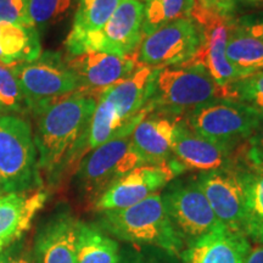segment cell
<instances>
[{"label": "cell", "mask_w": 263, "mask_h": 263, "mask_svg": "<svg viewBox=\"0 0 263 263\" xmlns=\"http://www.w3.org/2000/svg\"><path fill=\"white\" fill-rule=\"evenodd\" d=\"M0 263H33V259L21 250L10 248L0 255Z\"/></svg>", "instance_id": "e575fe53"}, {"label": "cell", "mask_w": 263, "mask_h": 263, "mask_svg": "<svg viewBox=\"0 0 263 263\" xmlns=\"http://www.w3.org/2000/svg\"><path fill=\"white\" fill-rule=\"evenodd\" d=\"M0 105L5 114L18 115L28 111L27 103L10 66L0 64Z\"/></svg>", "instance_id": "f1b7e54d"}, {"label": "cell", "mask_w": 263, "mask_h": 263, "mask_svg": "<svg viewBox=\"0 0 263 263\" xmlns=\"http://www.w3.org/2000/svg\"><path fill=\"white\" fill-rule=\"evenodd\" d=\"M144 164L145 161L132 144L130 134L107 141L89 151L78 163L74 173L78 196L93 206L114 183Z\"/></svg>", "instance_id": "5b68a950"}, {"label": "cell", "mask_w": 263, "mask_h": 263, "mask_svg": "<svg viewBox=\"0 0 263 263\" xmlns=\"http://www.w3.org/2000/svg\"><path fill=\"white\" fill-rule=\"evenodd\" d=\"M239 5L249 8H263V0H239Z\"/></svg>", "instance_id": "8d00e7d4"}, {"label": "cell", "mask_w": 263, "mask_h": 263, "mask_svg": "<svg viewBox=\"0 0 263 263\" xmlns=\"http://www.w3.org/2000/svg\"><path fill=\"white\" fill-rule=\"evenodd\" d=\"M121 2L122 0H80L72 28L65 41L66 52L72 50L87 35L100 31Z\"/></svg>", "instance_id": "603a6c76"}, {"label": "cell", "mask_w": 263, "mask_h": 263, "mask_svg": "<svg viewBox=\"0 0 263 263\" xmlns=\"http://www.w3.org/2000/svg\"><path fill=\"white\" fill-rule=\"evenodd\" d=\"M48 196L41 189L0 196V255L28 232L33 219L47 203Z\"/></svg>", "instance_id": "d6986e66"}, {"label": "cell", "mask_w": 263, "mask_h": 263, "mask_svg": "<svg viewBox=\"0 0 263 263\" xmlns=\"http://www.w3.org/2000/svg\"><path fill=\"white\" fill-rule=\"evenodd\" d=\"M195 2H196V3H197V2H199V0H195Z\"/></svg>", "instance_id": "60d3db41"}, {"label": "cell", "mask_w": 263, "mask_h": 263, "mask_svg": "<svg viewBox=\"0 0 263 263\" xmlns=\"http://www.w3.org/2000/svg\"><path fill=\"white\" fill-rule=\"evenodd\" d=\"M242 180L245 189V235L263 245V164L251 166L244 160Z\"/></svg>", "instance_id": "d4e9b609"}, {"label": "cell", "mask_w": 263, "mask_h": 263, "mask_svg": "<svg viewBox=\"0 0 263 263\" xmlns=\"http://www.w3.org/2000/svg\"><path fill=\"white\" fill-rule=\"evenodd\" d=\"M171 224L184 248L223 224L218 221L195 176L171 180L161 192Z\"/></svg>", "instance_id": "52a82bcc"}, {"label": "cell", "mask_w": 263, "mask_h": 263, "mask_svg": "<svg viewBox=\"0 0 263 263\" xmlns=\"http://www.w3.org/2000/svg\"><path fill=\"white\" fill-rule=\"evenodd\" d=\"M233 17H227L195 5L192 18L201 29L202 41L192 60L180 66H195L202 68L221 89L233 82L241 80V74L229 64L226 55L227 41Z\"/></svg>", "instance_id": "30bf717a"}, {"label": "cell", "mask_w": 263, "mask_h": 263, "mask_svg": "<svg viewBox=\"0 0 263 263\" xmlns=\"http://www.w3.org/2000/svg\"><path fill=\"white\" fill-rule=\"evenodd\" d=\"M246 263H263V245L257 244L256 246H252L251 251Z\"/></svg>", "instance_id": "d590c367"}, {"label": "cell", "mask_w": 263, "mask_h": 263, "mask_svg": "<svg viewBox=\"0 0 263 263\" xmlns=\"http://www.w3.org/2000/svg\"><path fill=\"white\" fill-rule=\"evenodd\" d=\"M98 95L76 91L29 108L41 172L57 183L62 173L87 155L89 124Z\"/></svg>", "instance_id": "6da1fadb"}, {"label": "cell", "mask_w": 263, "mask_h": 263, "mask_svg": "<svg viewBox=\"0 0 263 263\" xmlns=\"http://www.w3.org/2000/svg\"><path fill=\"white\" fill-rule=\"evenodd\" d=\"M201 41L199 25L192 17L179 18L145 35L134 57L138 64L150 67L180 66L195 57Z\"/></svg>", "instance_id": "9c48e42d"}, {"label": "cell", "mask_w": 263, "mask_h": 263, "mask_svg": "<svg viewBox=\"0 0 263 263\" xmlns=\"http://www.w3.org/2000/svg\"><path fill=\"white\" fill-rule=\"evenodd\" d=\"M5 194H9L8 185H6L4 178H3L2 173H0V196L5 195Z\"/></svg>", "instance_id": "74e56055"}, {"label": "cell", "mask_w": 263, "mask_h": 263, "mask_svg": "<svg viewBox=\"0 0 263 263\" xmlns=\"http://www.w3.org/2000/svg\"><path fill=\"white\" fill-rule=\"evenodd\" d=\"M244 157L230 167L195 174L218 221L233 232L245 234V189L242 180Z\"/></svg>", "instance_id": "4fadbf2b"}, {"label": "cell", "mask_w": 263, "mask_h": 263, "mask_svg": "<svg viewBox=\"0 0 263 263\" xmlns=\"http://www.w3.org/2000/svg\"><path fill=\"white\" fill-rule=\"evenodd\" d=\"M222 98L249 105L263 114V71L233 82L222 89Z\"/></svg>", "instance_id": "83f0119b"}, {"label": "cell", "mask_w": 263, "mask_h": 263, "mask_svg": "<svg viewBox=\"0 0 263 263\" xmlns=\"http://www.w3.org/2000/svg\"><path fill=\"white\" fill-rule=\"evenodd\" d=\"M5 114V111H4V108L2 107V105H0V116H2V115H4Z\"/></svg>", "instance_id": "f35d334b"}, {"label": "cell", "mask_w": 263, "mask_h": 263, "mask_svg": "<svg viewBox=\"0 0 263 263\" xmlns=\"http://www.w3.org/2000/svg\"><path fill=\"white\" fill-rule=\"evenodd\" d=\"M77 263H118L121 248L117 240L97 224L80 221L77 228Z\"/></svg>", "instance_id": "cb8c5ba5"}, {"label": "cell", "mask_w": 263, "mask_h": 263, "mask_svg": "<svg viewBox=\"0 0 263 263\" xmlns=\"http://www.w3.org/2000/svg\"><path fill=\"white\" fill-rule=\"evenodd\" d=\"M251 249L248 236L223 226L185 246L179 257L182 263H246Z\"/></svg>", "instance_id": "ac0fdd59"}, {"label": "cell", "mask_w": 263, "mask_h": 263, "mask_svg": "<svg viewBox=\"0 0 263 263\" xmlns=\"http://www.w3.org/2000/svg\"><path fill=\"white\" fill-rule=\"evenodd\" d=\"M242 145L229 146L206 139L194 133L183 117L174 130L172 159L168 166L176 177L186 171L200 173L230 167L242 157Z\"/></svg>", "instance_id": "7c38bea8"}, {"label": "cell", "mask_w": 263, "mask_h": 263, "mask_svg": "<svg viewBox=\"0 0 263 263\" xmlns=\"http://www.w3.org/2000/svg\"><path fill=\"white\" fill-rule=\"evenodd\" d=\"M174 178L176 174L167 164L139 166L114 183L91 207L95 212H100L136 205L160 193Z\"/></svg>", "instance_id": "5bb4252c"}, {"label": "cell", "mask_w": 263, "mask_h": 263, "mask_svg": "<svg viewBox=\"0 0 263 263\" xmlns=\"http://www.w3.org/2000/svg\"><path fill=\"white\" fill-rule=\"evenodd\" d=\"M180 117L151 111L130 134L133 146L146 164L163 166L172 159L173 137Z\"/></svg>", "instance_id": "ffe728a7"}, {"label": "cell", "mask_w": 263, "mask_h": 263, "mask_svg": "<svg viewBox=\"0 0 263 263\" xmlns=\"http://www.w3.org/2000/svg\"><path fill=\"white\" fill-rule=\"evenodd\" d=\"M80 0H29V17L39 33L59 24L77 9Z\"/></svg>", "instance_id": "4316f807"}, {"label": "cell", "mask_w": 263, "mask_h": 263, "mask_svg": "<svg viewBox=\"0 0 263 263\" xmlns=\"http://www.w3.org/2000/svg\"><path fill=\"white\" fill-rule=\"evenodd\" d=\"M118 263H182V259L179 256L154 246L130 245L120 251Z\"/></svg>", "instance_id": "f546056e"}, {"label": "cell", "mask_w": 263, "mask_h": 263, "mask_svg": "<svg viewBox=\"0 0 263 263\" xmlns=\"http://www.w3.org/2000/svg\"><path fill=\"white\" fill-rule=\"evenodd\" d=\"M28 111L35 104L80 91V82L58 51H43L33 61L11 66Z\"/></svg>", "instance_id": "ba28073f"}, {"label": "cell", "mask_w": 263, "mask_h": 263, "mask_svg": "<svg viewBox=\"0 0 263 263\" xmlns=\"http://www.w3.org/2000/svg\"><path fill=\"white\" fill-rule=\"evenodd\" d=\"M195 5V0H145L143 38L161 26L179 18L192 17Z\"/></svg>", "instance_id": "484cf974"}, {"label": "cell", "mask_w": 263, "mask_h": 263, "mask_svg": "<svg viewBox=\"0 0 263 263\" xmlns=\"http://www.w3.org/2000/svg\"><path fill=\"white\" fill-rule=\"evenodd\" d=\"M263 114L232 99L219 98L194 108L184 116L186 126L206 139L241 146L254 133Z\"/></svg>", "instance_id": "8992f818"}, {"label": "cell", "mask_w": 263, "mask_h": 263, "mask_svg": "<svg viewBox=\"0 0 263 263\" xmlns=\"http://www.w3.org/2000/svg\"><path fill=\"white\" fill-rule=\"evenodd\" d=\"M236 24L244 31L263 42V10L255 14L239 16L236 17Z\"/></svg>", "instance_id": "836d02e7"}, {"label": "cell", "mask_w": 263, "mask_h": 263, "mask_svg": "<svg viewBox=\"0 0 263 263\" xmlns=\"http://www.w3.org/2000/svg\"><path fill=\"white\" fill-rule=\"evenodd\" d=\"M0 173L9 193H29L42 188L33 127L20 115L0 116Z\"/></svg>", "instance_id": "277c9868"}, {"label": "cell", "mask_w": 263, "mask_h": 263, "mask_svg": "<svg viewBox=\"0 0 263 263\" xmlns=\"http://www.w3.org/2000/svg\"><path fill=\"white\" fill-rule=\"evenodd\" d=\"M242 157L251 166L263 164V118L242 145Z\"/></svg>", "instance_id": "1f68e13d"}, {"label": "cell", "mask_w": 263, "mask_h": 263, "mask_svg": "<svg viewBox=\"0 0 263 263\" xmlns=\"http://www.w3.org/2000/svg\"><path fill=\"white\" fill-rule=\"evenodd\" d=\"M77 219L59 210L41 227L33 246V263H77Z\"/></svg>", "instance_id": "e0dca14e"}, {"label": "cell", "mask_w": 263, "mask_h": 263, "mask_svg": "<svg viewBox=\"0 0 263 263\" xmlns=\"http://www.w3.org/2000/svg\"><path fill=\"white\" fill-rule=\"evenodd\" d=\"M95 224L126 244L154 246L176 256L184 250L167 216L161 193L129 207L97 212Z\"/></svg>", "instance_id": "7a4b0ae2"}, {"label": "cell", "mask_w": 263, "mask_h": 263, "mask_svg": "<svg viewBox=\"0 0 263 263\" xmlns=\"http://www.w3.org/2000/svg\"><path fill=\"white\" fill-rule=\"evenodd\" d=\"M219 98L221 89L202 68L173 66L157 72L146 107L150 112L183 118L194 108Z\"/></svg>", "instance_id": "3957f363"}, {"label": "cell", "mask_w": 263, "mask_h": 263, "mask_svg": "<svg viewBox=\"0 0 263 263\" xmlns=\"http://www.w3.org/2000/svg\"><path fill=\"white\" fill-rule=\"evenodd\" d=\"M0 21L33 26L29 17V0H0Z\"/></svg>", "instance_id": "4dcf8cb0"}, {"label": "cell", "mask_w": 263, "mask_h": 263, "mask_svg": "<svg viewBox=\"0 0 263 263\" xmlns=\"http://www.w3.org/2000/svg\"><path fill=\"white\" fill-rule=\"evenodd\" d=\"M65 58L80 82V91L95 95L124 80L139 65L134 55L123 57L101 51H87Z\"/></svg>", "instance_id": "2e32d148"}, {"label": "cell", "mask_w": 263, "mask_h": 263, "mask_svg": "<svg viewBox=\"0 0 263 263\" xmlns=\"http://www.w3.org/2000/svg\"><path fill=\"white\" fill-rule=\"evenodd\" d=\"M42 52L37 28L0 21V64L11 67L35 60Z\"/></svg>", "instance_id": "44dd1931"}, {"label": "cell", "mask_w": 263, "mask_h": 263, "mask_svg": "<svg viewBox=\"0 0 263 263\" xmlns=\"http://www.w3.org/2000/svg\"><path fill=\"white\" fill-rule=\"evenodd\" d=\"M144 2L122 0L100 31L82 39L66 57L87 51H101L129 57L143 41Z\"/></svg>", "instance_id": "8fae6325"}, {"label": "cell", "mask_w": 263, "mask_h": 263, "mask_svg": "<svg viewBox=\"0 0 263 263\" xmlns=\"http://www.w3.org/2000/svg\"><path fill=\"white\" fill-rule=\"evenodd\" d=\"M226 55L242 78L263 71V42L240 27L236 17L230 26Z\"/></svg>", "instance_id": "7402d4cb"}, {"label": "cell", "mask_w": 263, "mask_h": 263, "mask_svg": "<svg viewBox=\"0 0 263 263\" xmlns=\"http://www.w3.org/2000/svg\"><path fill=\"white\" fill-rule=\"evenodd\" d=\"M159 70L160 68L150 66L138 65L128 77L110 85L100 93L112 105L118 122L123 129L133 130L150 112L146 105Z\"/></svg>", "instance_id": "9a60e30c"}, {"label": "cell", "mask_w": 263, "mask_h": 263, "mask_svg": "<svg viewBox=\"0 0 263 263\" xmlns=\"http://www.w3.org/2000/svg\"><path fill=\"white\" fill-rule=\"evenodd\" d=\"M139 2H145V0H139Z\"/></svg>", "instance_id": "ab89813d"}, {"label": "cell", "mask_w": 263, "mask_h": 263, "mask_svg": "<svg viewBox=\"0 0 263 263\" xmlns=\"http://www.w3.org/2000/svg\"><path fill=\"white\" fill-rule=\"evenodd\" d=\"M196 5L218 15L233 17L236 16L235 12L238 10L239 0H199Z\"/></svg>", "instance_id": "d6a6232c"}]
</instances>
